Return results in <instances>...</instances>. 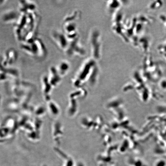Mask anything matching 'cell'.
Masks as SVG:
<instances>
[{"label":"cell","instance_id":"obj_3","mask_svg":"<svg viewBox=\"0 0 166 166\" xmlns=\"http://www.w3.org/2000/svg\"><path fill=\"white\" fill-rule=\"evenodd\" d=\"M165 163L163 161H160L157 163L156 166H165Z\"/></svg>","mask_w":166,"mask_h":166},{"label":"cell","instance_id":"obj_1","mask_svg":"<svg viewBox=\"0 0 166 166\" xmlns=\"http://www.w3.org/2000/svg\"><path fill=\"white\" fill-rule=\"evenodd\" d=\"M18 18V13L14 10L5 12L1 17L2 21L5 23H12Z\"/></svg>","mask_w":166,"mask_h":166},{"label":"cell","instance_id":"obj_2","mask_svg":"<svg viewBox=\"0 0 166 166\" xmlns=\"http://www.w3.org/2000/svg\"><path fill=\"white\" fill-rule=\"evenodd\" d=\"M17 55L16 51L13 49H10L7 51L5 53L4 58L6 59H5L4 62L6 61L7 65L8 64L11 65L16 60Z\"/></svg>","mask_w":166,"mask_h":166}]
</instances>
